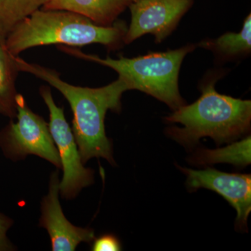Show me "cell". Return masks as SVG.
Instances as JSON below:
<instances>
[{
  "mask_svg": "<svg viewBox=\"0 0 251 251\" xmlns=\"http://www.w3.org/2000/svg\"><path fill=\"white\" fill-rule=\"evenodd\" d=\"M59 171L52 173L49 191L41 202L39 226L49 232L53 251H74L82 242H93L94 229L82 228L69 222L63 213L59 202Z\"/></svg>",
  "mask_w": 251,
  "mask_h": 251,
  "instance_id": "cell-9",
  "label": "cell"
},
{
  "mask_svg": "<svg viewBox=\"0 0 251 251\" xmlns=\"http://www.w3.org/2000/svg\"><path fill=\"white\" fill-rule=\"evenodd\" d=\"M128 4L127 0H49L42 9L72 11L99 25L110 26Z\"/></svg>",
  "mask_w": 251,
  "mask_h": 251,
  "instance_id": "cell-10",
  "label": "cell"
},
{
  "mask_svg": "<svg viewBox=\"0 0 251 251\" xmlns=\"http://www.w3.org/2000/svg\"><path fill=\"white\" fill-rule=\"evenodd\" d=\"M40 94L50 112V131L58 150L63 177L59 182V193L70 200L76 197L83 188L94 183V171L84 167L75 137L64 115V108L54 103L50 89L40 88Z\"/></svg>",
  "mask_w": 251,
  "mask_h": 251,
  "instance_id": "cell-6",
  "label": "cell"
},
{
  "mask_svg": "<svg viewBox=\"0 0 251 251\" xmlns=\"http://www.w3.org/2000/svg\"><path fill=\"white\" fill-rule=\"evenodd\" d=\"M93 251H120L122 244L118 238L113 234H104L93 240L92 246Z\"/></svg>",
  "mask_w": 251,
  "mask_h": 251,
  "instance_id": "cell-15",
  "label": "cell"
},
{
  "mask_svg": "<svg viewBox=\"0 0 251 251\" xmlns=\"http://www.w3.org/2000/svg\"><path fill=\"white\" fill-rule=\"evenodd\" d=\"M49 0H0V34L5 37Z\"/></svg>",
  "mask_w": 251,
  "mask_h": 251,
  "instance_id": "cell-14",
  "label": "cell"
},
{
  "mask_svg": "<svg viewBox=\"0 0 251 251\" xmlns=\"http://www.w3.org/2000/svg\"><path fill=\"white\" fill-rule=\"evenodd\" d=\"M17 122L11 121L0 131V148L13 161L25 159L28 155L44 158L60 169L58 150L50 131L49 124L28 107L25 99L16 98Z\"/></svg>",
  "mask_w": 251,
  "mask_h": 251,
  "instance_id": "cell-5",
  "label": "cell"
},
{
  "mask_svg": "<svg viewBox=\"0 0 251 251\" xmlns=\"http://www.w3.org/2000/svg\"><path fill=\"white\" fill-rule=\"evenodd\" d=\"M186 176L190 189L206 188L222 196L237 211L235 227L248 231V218L251 211V176L249 174L227 173L208 168L202 171L179 167Z\"/></svg>",
  "mask_w": 251,
  "mask_h": 251,
  "instance_id": "cell-7",
  "label": "cell"
},
{
  "mask_svg": "<svg viewBox=\"0 0 251 251\" xmlns=\"http://www.w3.org/2000/svg\"><path fill=\"white\" fill-rule=\"evenodd\" d=\"M68 54L85 60L98 63L113 69L125 81L128 90H137L167 104L173 110L185 105L179 93L178 79L181 63L195 46H186L174 50L151 52L140 57H121L101 59L98 56L83 53L79 50L62 46Z\"/></svg>",
  "mask_w": 251,
  "mask_h": 251,
  "instance_id": "cell-4",
  "label": "cell"
},
{
  "mask_svg": "<svg viewBox=\"0 0 251 251\" xmlns=\"http://www.w3.org/2000/svg\"><path fill=\"white\" fill-rule=\"evenodd\" d=\"M13 224L14 221L12 219L0 213V251L14 250V245L6 235Z\"/></svg>",
  "mask_w": 251,
  "mask_h": 251,
  "instance_id": "cell-16",
  "label": "cell"
},
{
  "mask_svg": "<svg viewBox=\"0 0 251 251\" xmlns=\"http://www.w3.org/2000/svg\"><path fill=\"white\" fill-rule=\"evenodd\" d=\"M6 37L0 34V115L14 119L16 117V98L17 92L15 86L18 70L13 54L8 50Z\"/></svg>",
  "mask_w": 251,
  "mask_h": 251,
  "instance_id": "cell-11",
  "label": "cell"
},
{
  "mask_svg": "<svg viewBox=\"0 0 251 251\" xmlns=\"http://www.w3.org/2000/svg\"><path fill=\"white\" fill-rule=\"evenodd\" d=\"M18 72L28 73L57 89L71 105L73 133L85 164L92 158H103L115 166L112 143L105 129V117L108 110H121V99L128 91L126 83L119 77L117 80L99 88L79 87L62 80L58 73L49 68L29 63L14 56Z\"/></svg>",
  "mask_w": 251,
  "mask_h": 251,
  "instance_id": "cell-1",
  "label": "cell"
},
{
  "mask_svg": "<svg viewBox=\"0 0 251 251\" xmlns=\"http://www.w3.org/2000/svg\"><path fill=\"white\" fill-rule=\"evenodd\" d=\"M127 1H128V3H129L130 4V3L135 2V1H138V0H127Z\"/></svg>",
  "mask_w": 251,
  "mask_h": 251,
  "instance_id": "cell-17",
  "label": "cell"
},
{
  "mask_svg": "<svg viewBox=\"0 0 251 251\" xmlns=\"http://www.w3.org/2000/svg\"><path fill=\"white\" fill-rule=\"evenodd\" d=\"M216 79L202 86L201 97L191 105L176 109L166 117L173 126L168 135L181 145L192 147L201 138L209 137L218 144L227 143L247 133L251 126V102L218 93Z\"/></svg>",
  "mask_w": 251,
  "mask_h": 251,
  "instance_id": "cell-2",
  "label": "cell"
},
{
  "mask_svg": "<svg viewBox=\"0 0 251 251\" xmlns=\"http://www.w3.org/2000/svg\"><path fill=\"white\" fill-rule=\"evenodd\" d=\"M251 136L215 150L200 149L191 157V163L198 166L228 163L236 166L244 167L251 164Z\"/></svg>",
  "mask_w": 251,
  "mask_h": 251,
  "instance_id": "cell-12",
  "label": "cell"
},
{
  "mask_svg": "<svg viewBox=\"0 0 251 251\" xmlns=\"http://www.w3.org/2000/svg\"><path fill=\"white\" fill-rule=\"evenodd\" d=\"M201 47L211 50L226 57H233L251 52V15L244 21V26L238 33L228 32L214 40L204 41Z\"/></svg>",
  "mask_w": 251,
  "mask_h": 251,
  "instance_id": "cell-13",
  "label": "cell"
},
{
  "mask_svg": "<svg viewBox=\"0 0 251 251\" xmlns=\"http://www.w3.org/2000/svg\"><path fill=\"white\" fill-rule=\"evenodd\" d=\"M192 4V0H138L130 4L131 21L124 42L128 44L147 34L161 42L171 34Z\"/></svg>",
  "mask_w": 251,
  "mask_h": 251,
  "instance_id": "cell-8",
  "label": "cell"
},
{
  "mask_svg": "<svg viewBox=\"0 0 251 251\" xmlns=\"http://www.w3.org/2000/svg\"><path fill=\"white\" fill-rule=\"evenodd\" d=\"M126 30L124 23L99 25L72 11L39 9L10 31L5 43L14 56L31 48L51 44L82 47L100 44L115 49L124 41Z\"/></svg>",
  "mask_w": 251,
  "mask_h": 251,
  "instance_id": "cell-3",
  "label": "cell"
}]
</instances>
